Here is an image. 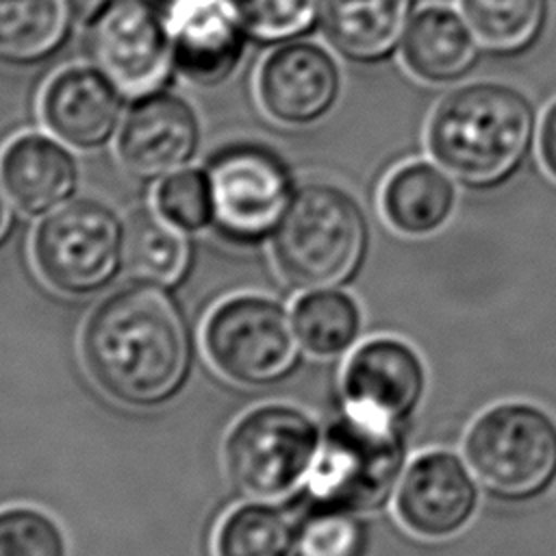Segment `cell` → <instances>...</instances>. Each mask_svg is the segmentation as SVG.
<instances>
[{"label":"cell","mask_w":556,"mask_h":556,"mask_svg":"<svg viewBox=\"0 0 556 556\" xmlns=\"http://www.w3.org/2000/svg\"><path fill=\"white\" fill-rule=\"evenodd\" d=\"M80 356L104 395L130 408H156L189 380L191 330L163 287L135 280L87 315Z\"/></svg>","instance_id":"cell-1"},{"label":"cell","mask_w":556,"mask_h":556,"mask_svg":"<svg viewBox=\"0 0 556 556\" xmlns=\"http://www.w3.org/2000/svg\"><path fill=\"white\" fill-rule=\"evenodd\" d=\"M536 132L530 98L497 80L450 91L426 128L428 150L456 182L489 189L508 180L526 161Z\"/></svg>","instance_id":"cell-2"},{"label":"cell","mask_w":556,"mask_h":556,"mask_svg":"<svg viewBox=\"0 0 556 556\" xmlns=\"http://www.w3.org/2000/svg\"><path fill=\"white\" fill-rule=\"evenodd\" d=\"M408 465L402 426L358 417L343 408L321 434L300 508L369 517L397 491Z\"/></svg>","instance_id":"cell-3"},{"label":"cell","mask_w":556,"mask_h":556,"mask_svg":"<svg viewBox=\"0 0 556 556\" xmlns=\"http://www.w3.org/2000/svg\"><path fill=\"white\" fill-rule=\"evenodd\" d=\"M369 226L361 204L330 182H306L271 237L278 274L300 291L339 289L361 269Z\"/></svg>","instance_id":"cell-4"},{"label":"cell","mask_w":556,"mask_h":556,"mask_svg":"<svg viewBox=\"0 0 556 556\" xmlns=\"http://www.w3.org/2000/svg\"><path fill=\"white\" fill-rule=\"evenodd\" d=\"M463 458L493 497L530 502L556 482V417L528 400L480 410L463 434Z\"/></svg>","instance_id":"cell-5"},{"label":"cell","mask_w":556,"mask_h":556,"mask_svg":"<svg viewBox=\"0 0 556 556\" xmlns=\"http://www.w3.org/2000/svg\"><path fill=\"white\" fill-rule=\"evenodd\" d=\"M324 430L302 408L282 402L254 406L224 439V469L252 500H278L306 482Z\"/></svg>","instance_id":"cell-6"},{"label":"cell","mask_w":556,"mask_h":556,"mask_svg":"<svg viewBox=\"0 0 556 556\" xmlns=\"http://www.w3.org/2000/svg\"><path fill=\"white\" fill-rule=\"evenodd\" d=\"M33 261L54 291L93 295L124 269V222L100 200H70L39 222Z\"/></svg>","instance_id":"cell-7"},{"label":"cell","mask_w":556,"mask_h":556,"mask_svg":"<svg viewBox=\"0 0 556 556\" xmlns=\"http://www.w3.org/2000/svg\"><path fill=\"white\" fill-rule=\"evenodd\" d=\"M204 352L226 380L241 387H269L291 374L300 354L293 317L261 293L222 300L202 330Z\"/></svg>","instance_id":"cell-8"},{"label":"cell","mask_w":556,"mask_h":556,"mask_svg":"<svg viewBox=\"0 0 556 556\" xmlns=\"http://www.w3.org/2000/svg\"><path fill=\"white\" fill-rule=\"evenodd\" d=\"M204 172L213 195V228L237 245L271 239L298 191L287 163L258 143L222 148Z\"/></svg>","instance_id":"cell-9"},{"label":"cell","mask_w":556,"mask_h":556,"mask_svg":"<svg viewBox=\"0 0 556 556\" xmlns=\"http://www.w3.org/2000/svg\"><path fill=\"white\" fill-rule=\"evenodd\" d=\"M85 28L93 67L124 98L141 100L167 87L174 50L152 0H111Z\"/></svg>","instance_id":"cell-10"},{"label":"cell","mask_w":556,"mask_h":556,"mask_svg":"<svg viewBox=\"0 0 556 556\" xmlns=\"http://www.w3.org/2000/svg\"><path fill=\"white\" fill-rule=\"evenodd\" d=\"M478 510L480 482L452 450H426L410 458L393 495L397 523L424 541L458 536Z\"/></svg>","instance_id":"cell-11"},{"label":"cell","mask_w":556,"mask_h":556,"mask_svg":"<svg viewBox=\"0 0 556 556\" xmlns=\"http://www.w3.org/2000/svg\"><path fill=\"white\" fill-rule=\"evenodd\" d=\"M428 369L421 354L400 337L358 343L341 369L343 408L380 424L406 426L424 404Z\"/></svg>","instance_id":"cell-12"},{"label":"cell","mask_w":556,"mask_h":556,"mask_svg":"<svg viewBox=\"0 0 556 556\" xmlns=\"http://www.w3.org/2000/svg\"><path fill=\"white\" fill-rule=\"evenodd\" d=\"M172 41L176 72L200 87L228 80L252 39L237 0H152Z\"/></svg>","instance_id":"cell-13"},{"label":"cell","mask_w":556,"mask_h":556,"mask_svg":"<svg viewBox=\"0 0 556 556\" xmlns=\"http://www.w3.org/2000/svg\"><path fill=\"white\" fill-rule=\"evenodd\" d=\"M258 104L276 124L300 128L324 119L339 100L341 70L319 43H276L256 76Z\"/></svg>","instance_id":"cell-14"},{"label":"cell","mask_w":556,"mask_h":556,"mask_svg":"<svg viewBox=\"0 0 556 556\" xmlns=\"http://www.w3.org/2000/svg\"><path fill=\"white\" fill-rule=\"evenodd\" d=\"M200 146L195 109L167 89L135 100L117 130V156L137 178H165L191 163Z\"/></svg>","instance_id":"cell-15"},{"label":"cell","mask_w":556,"mask_h":556,"mask_svg":"<svg viewBox=\"0 0 556 556\" xmlns=\"http://www.w3.org/2000/svg\"><path fill=\"white\" fill-rule=\"evenodd\" d=\"M124 96L91 65L56 72L41 91V119L70 148L98 150L122 126Z\"/></svg>","instance_id":"cell-16"},{"label":"cell","mask_w":556,"mask_h":556,"mask_svg":"<svg viewBox=\"0 0 556 556\" xmlns=\"http://www.w3.org/2000/svg\"><path fill=\"white\" fill-rule=\"evenodd\" d=\"M54 135L22 132L0 154V182L13 204L30 217H43L72 200L78 163Z\"/></svg>","instance_id":"cell-17"},{"label":"cell","mask_w":556,"mask_h":556,"mask_svg":"<svg viewBox=\"0 0 556 556\" xmlns=\"http://www.w3.org/2000/svg\"><path fill=\"white\" fill-rule=\"evenodd\" d=\"M480 56V43L463 13L447 4H426L415 11L404 41L402 59L408 72L432 85L465 78Z\"/></svg>","instance_id":"cell-18"},{"label":"cell","mask_w":556,"mask_h":556,"mask_svg":"<svg viewBox=\"0 0 556 556\" xmlns=\"http://www.w3.org/2000/svg\"><path fill=\"white\" fill-rule=\"evenodd\" d=\"M415 0H326L321 28L330 46L354 63H378L402 46Z\"/></svg>","instance_id":"cell-19"},{"label":"cell","mask_w":556,"mask_h":556,"mask_svg":"<svg viewBox=\"0 0 556 556\" xmlns=\"http://www.w3.org/2000/svg\"><path fill=\"white\" fill-rule=\"evenodd\" d=\"M456 206L452 176L430 161L397 165L380 189L387 224L406 237H426L447 224Z\"/></svg>","instance_id":"cell-20"},{"label":"cell","mask_w":556,"mask_h":556,"mask_svg":"<svg viewBox=\"0 0 556 556\" xmlns=\"http://www.w3.org/2000/svg\"><path fill=\"white\" fill-rule=\"evenodd\" d=\"M74 24L67 0H0V63L33 67L48 61Z\"/></svg>","instance_id":"cell-21"},{"label":"cell","mask_w":556,"mask_h":556,"mask_svg":"<svg viewBox=\"0 0 556 556\" xmlns=\"http://www.w3.org/2000/svg\"><path fill=\"white\" fill-rule=\"evenodd\" d=\"M191 254L189 232L156 208H139L124 222V269L139 282L176 287L191 267Z\"/></svg>","instance_id":"cell-22"},{"label":"cell","mask_w":556,"mask_h":556,"mask_svg":"<svg viewBox=\"0 0 556 556\" xmlns=\"http://www.w3.org/2000/svg\"><path fill=\"white\" fill-rule=\"evenodd\" d=\"M213 556H302V517L265 500L243 502L217 523Z\"/></svg>","instance_id":"cell-23"},{"label":"cell","mask_w":556,"mask_h":556,"mask_svg":"<svg viewBox=\"0 0 556 556\" xmlns=\"http://www.w3.org/2000/svg\"><path fill=\"white\" fill-rule=\"evenodd\" d=\"M291 317L300 348L317 358L352 352L363 330L358 302L341 289L304 291L295 300Z\"/></svg>","instance_id":"cell-24"},{"label":"cell","mask_w":556,"mask_h":556,"mask_svg":"<svg viewBox=\"0 0 556 556\" xmlns=\"http://www.w3.org/2000/svg\"><path fill=\"white\" fill-rule=\"evenodd\" d=\"M478 43L495 54H521L541 37L547 0H460Z\"/></svg>","instance_id":"cell-25"},{"label":"cell","mask_w":556,"mask_h":556,"mask_svg":"<svg viewBox=\"0 0 556 556\" xmlns=\"http://www.w3.org/2000/svg\"><path fill=\"white\" fill-rule=\"evenodd\" d=\"M154 208L185 232H200L213 226V195L204 169L182 167L154 189Z\"/></svg>","instance_id":"cell-26"},{"label":"cell","mask_w":556,"mask_h":556,"mask_svg":"<svg viewBox=\"0 0 556 556\" xmlns=\"http://www.w3.org/2000/svg\"><path fill=\"white\" fill-rule=\"evenodd\" d=\"M326 0H237L254 41L282 43L311 33L321 20Z\"/></svg>","instance_id":"cell-27"},{"label":"cell","mask_w":556,"mask_h":556,"mask_svg":"<svg viewBox=\"0 0 556 556\" xmlns=\"http://www.w3.org/2000/svg\"><path fill=\"white\" fill-rule=\"evenodd\" d=\"M59 521L35 506L0 508V556H67Z\"/></svg>","instance_id":"cell-28"},{"label":"cell","mask_w":556,"mask_h":556,"mask_svg":"<svg viewBox=\"0 0 556 556\" xmlns=\"http://www.w3.org/2000/svg\"><path fill=\"white\" fill-rule=\"evenodd\" d=\"M302 517V556H367L369 523L367 517L300 508Z\"/></svg>","instance_id":"cell-29"},{"label":"cell","mask_w":556,"mask_h":556,"mask_svg":"<svg viewBox=\"0 0 556 556\" xmlns=\"http://www.w3.org/2000/svg\"><path fill=\"white\" fill-rule=\"evenodd\" d=\"M539 154L545 172L556 180V100L545 109L541 117Z\"/></svg>","instance_id":"cell-30"},{"label":"cell","mask_w":556,"mask_h":556,"mask_svg":"<svg viewBox=\"0 0 556 556\" xmlns=\"http://www.w3.org/2000/svg\"><path fill=\"white\" fill-rule=\"evenodd\" d=\"M15 208L17 206L13 204L4 185L0 182V248L7 243V239L11 237V232L15 228Z\"/></svg>","instance_id":"cell-31"},{"label":"cell","mask_w":556,"mask_h":556,"mask_svg":"<svg viewBox=\"0 0 556 556\" xmlns=\"http://www.w3.org/2000/svg\"><path fill=\"white\" fill-rule=\"evenodd\" d=\"M67 2H70V9H72V15H74L76 24L87 26L89 22H93L102 13V9L111 0H67Z\"/></svg>","instance_id":"cell-32"}]
</instances>
